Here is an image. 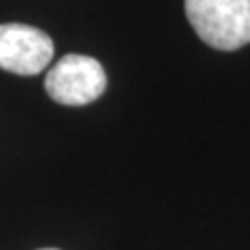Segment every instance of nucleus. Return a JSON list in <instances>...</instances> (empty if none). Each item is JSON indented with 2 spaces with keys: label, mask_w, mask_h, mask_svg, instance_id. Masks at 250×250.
<instances>
[{
  "label": "nucleus",
  "mask_w": 250,
  "mask_h": 250,
  "mask_svg": "<svg viewBox=\"0 0 250 250\" xmlns=\"http://www.w3.org/2000/svg\"><path fill=\"white\" fill-rule=\"evenodd\" d=\"M40 250H59V248H40Z\"/></svg>",
  "instance_id": "4"
},
{
  "label": "nucleus",
  "mask_w": 250,
  "mask_h": 250,
  "mask_svg": "<svg viewBox=\"0 0 250 250\" xmlns=\"http://www.w3.org/2000/svg\"><path fill=\"white\" fill-rule=\"evenodd\" d=\"M186 15L210 48L238 50L250 44V0H186Z\"/></svg>",
  "instance_id": "1"
},
{
  "label": "nucleus",
  "mask_w": 250,
  "mask_h": 250,
  "mask_svg": "<svg viewBox=\"0 0 250 250\" xmlns=\"http://www.w3.org/2000/svg\"><path fill=\"white\" fill-rule=\"evenodd\" d=\"M48 96L65 106H83L103 96L106 73L103 65L83 54H65L44 80Z\"/></svg>",
  "instance_id": "2"
},
{
  "label": "nucleus",
  "mask_w": 250,
  "mask_h": 250,
  "mask_svg": "<svg viewBox=\"0 0 250 250\" xmlns=\"http://www.w3.org/2000/svg\"><path fill=\"white\" fill-rule=\"evenodd\" d=\"M54 46L42 29L4 23L0 25V69L15 75H38L52 61Z\"/></svg>",
  "instance_id": "3"
}]
</instances>
